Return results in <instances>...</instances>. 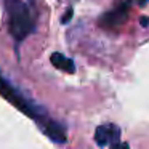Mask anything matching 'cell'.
Returning <instances> with one entry per match:
<instances>
[{"mask_svg":"<svg viewBox=\"0 0 149 149\" xmlns=\"http://www.w3.org/2000/svg\"><path fill=\"white\" fill-rule=\"evenodd\" d=\"M0 95H2L5 100L10 101L11 104H15L18 109H21L24 114L32 117V119L42 127L43 133H47L53 141H56V143H64L66 141L64 128H63L61 125H58V123H55L53 120H50L42 107L36 106L32 101H29L26 96H23L2 74H0Z\"/></svg>","mask_w":149,"mask_h":149,"instance_id":"cell-1","label":"cell"},{"mask_svg":"<svg viewBox=\"0 0 149 149\" xmlns=\"http://www.w3.org/2000/svg\"><path fill=\"white\" fill-rule=\"evenodd\" d=\"M7 10L8 31L18 43L36 31L37 8L36 0H3Z\"/></svg>","mask_w":149,"mask_h":149,"instance_id":"cell-2","label":"cell"},{"mask_svg":"<svg viewBox=\"0 0 149 149\" xmlns=\"http://www.w3.org/2000/svg\"><path fill=\"white\" fill-rule=\"evenodd\" d=\"M130 13V0H127L125 3L117 5L114 10L107 11L103 18H101L100 24L106 29H116V27H120L123 23L127 21Z\"/></svg>","mask_w":149,"mask_h":149,"instance_id":"cell-3","label":"cell"},{"mask_svg":"<svg viewBox=\"0 0 149 149\" xmlns=\"http://www.w3.org/2000/svg\"><path fill=\"white\" fill-rule=\"evenodd\" d=\"M120 138V128L114 123H104L100 125L95 132V141L100 148H106V146H112L117 143Z\"/></svg>","mask_w":149,"mask_h":149,"instance_id":"cell-4","label":"cell"},{"mask_svg":"<svg viewBox=\"0 0 149 149\" xmlns=\"http://www.w3.org/2000/svg\"><path fill=\"white\" fill-rule=\"evenodd\" d=\"M50 61H52V64L55 66V68L61 69V71H66V72H69V74H72V72L75 71L74 61L69 59L68 56L61 55V53H53L52 58H50Z\"/></svg>","mask_w":149,"mask_h":149,"instance_id":"cell-5","label":"cell"},{"mask_svg":"<svg viewBox=\"0 0 149 149\" xmlns=\"http://www.w3.org/2000/svg\"><path fill=\"white\" fill-rule=\"evenodd\" d=\"M111 149H130V146L127 144V143H120V141H117V143H114V144L111 146Z\"/></svg>","mask_w":149,"mask_h":149,"instance_id":"cell-6","label":"cell"},{"mask_svg":"<svg viewBox=\"0 0 149 149\" xmlns=\"http://www.w3.org/2000/svg\"><path fill=\"white\" fill-rule=\"evenodd\" d=\"M136 3H138L139 7H144V5L148 3V0H136Z\"/></svg>","mask_w":149,"mask_h":149,"instance_id":"cell-7","label":"cell"}]
</instances>
